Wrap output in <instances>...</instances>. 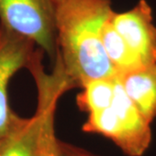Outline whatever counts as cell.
I'll use <instances>...</instances> for the list:
<instances>
[{"label":"cell","instance_id":"obj_2","mask_svg":"<svg viewBox=\"0 0 156 156\" xmlns=\"http://www.w3.org/2000/svg\"><path fill=\"white\" fill-rule=\"evenodd\" d=\"M83 130L109 139L128 156H142L152 141L151 123L130 100L117 76L111 106L88 115Z\"/></svg>","mask_w":156,"mask_h":156},{"label":"cell","instance_id":"obj_6","mask_svg":"<svg viewBox=\"0 0 156 156\" xmlns=\"http://www.w3.org/2000/svg\"><path fill=\"white\" fill-rule=\"evenodd\" d=\"M111 22L143 66L156 63V26L147 0H140L129 11H114Z\"/></svg>","mask_w":156,"mask_h":156},{"label":"cell","instance_id":"obj_10","mask_svg":"<svg viewBox=\"0 0 156 156\" xmlns=\"http://www.w3.org/2000/svg\"><path fill=\"white\" fill-rule=\"evenodd\" d=\"M116 76L92 80L83 85L77 95L76 104L82 111L95 114L111 106L115 90Z\"/></svg>","mask_w":156,"mask_h":156},{"label":"cell","instance_id":"obj_1","mask_svg":"<svg viewBox=\"0 0 156 156\" xmlns=\"http://www.w3.org/2000/svg\"><path fill=\"white\" fill-rule=\"evenodd\" d=\"M112 0H56L57 53L72 89L116 73L102 45Z\"/></svg>","mask_w":156,"mask_h":156},{"label":"cell","instance_id":"obj_3","mask_svg":"<svg viewBox=\"0 0 156 156\" xmlns=\"http://www.w3.org/2000/svg\"><path fill=\"white\" fill-rule=\"evenodd\" d=\"M0 23L32 41L55 61L56 0H0Z\"/></svg>","mask_w":156,"mask_h":156},{"label":"cell","instance_id":"obj_8","mask_svg":"<svg viewBox=\"0 0 156 156\" xmlns=\"http://www.w3.org/2000/svg\"><path fill=\"white\" fill-rule=\"evenodd\" d=\"M40 116L19 117L14 127L0 140V156H39Z\"/></svg>","mask_w":156,"mask_h":156},{"label":"cell","instance_id":"obj_4","mask_svg":"<svg viewBox=\"0 0 156 156\" xmlns=\"http://www.w3.org/2000/svg\"><path fill=\"white\" fill-rule=\"evenodd\" d=\"M42 62L35 61L28 69L37 91L36 112L40 116L39 156H61L60 140L55 131V114L60 97L71 88L61 64L56 63L53 70L47 73Z\"/></svg>","mask_w":156,"mask_h":156},{"label":"cell","instance_id":"obj_11","mask_svg":"<svg viewBox=\"0 0 156 156\" xmlns=\"http://www.w3.org/2000/svg\"><path fill=\"white\" fill-rule=\"evenodd\" d=\"M61 156H97L82 147L59 141Z\"/></svg>","mask_w":156,"mask_h":156},{"label":"cell","instance_id":"obj_9","mask_svg":"<svg viewBox=\"0 0 156 156\" xmlns=\"http://www.w3.org/2000/svg\"><path fill=\"white\" fill-rule=\"evenodd\" d=\"M101 39L105 54L116 73V76H124L145 67L138 56L117 32L111 22V17L103 28Z\"/></svg>","mask_w":156,"mask_h":156},{"label":"cell","instance_id":"obj_7","mask_svg":"<svg viewBox=\"0 0 156 156\" xmlns=\"http://www.w3.org/2000/svg\"><path fill=\"white\" fill-rule=\"evenodd\" d=\"M118 77L142 116L153 122L156 117V63Z\"/></svg>","mask_w":156,"mask_h":156},{"label":"cell","instance_id":"obj_5","mask_svg":"<svg viewBox=\"0 0 156 156\" xmlns=\"http://www.w3.org/2000/svg\"><path fill=\"white\" fill-rule=\"evenodd\" d=\"M35 44L0 23V140L14 127L19 117L8 100V86L14 75L27 69L32 59Z\"/></svg>","mask_w":156,"mask_h":156}]
</instances>
